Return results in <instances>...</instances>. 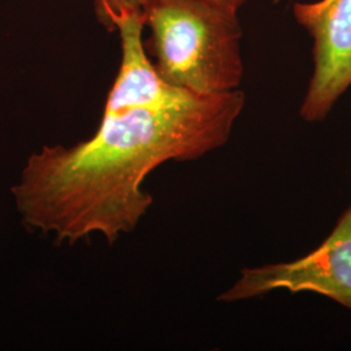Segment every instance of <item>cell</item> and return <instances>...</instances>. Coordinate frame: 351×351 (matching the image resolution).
<instances>
[{"label":"cell","mask_w":351,"mask_h":351,"mask_svg":"<svg viewBox=\"0 0 351 351\" xmlns=\"http://www.w3.org/2000/svg\"><path fill=\"white\" fill-rule=\"evenodd\" d=\"M143 27V13H125L114 23L121 42V63L103 114L172 101L188 91L167 84L159 75L142 40Z\"/></svg>","instance_id":"obj_5"},{"label":"cell","mask_w":351,"mask_h":351,"mask_svg":"<svg viewBox=\"0 0 351 351\" xmlns=\"http://www.w3.org/2000/svg\"><path fill=\"white\" fill-rule=\"evenodd\" d=\"M143 16L149 55L167 84L202 95L239 90L245 64L237 11L208 0H150Z\"/></svg>","instance_id":"obj_2"},{"label":"cell","mask_w":351,"mask_h":351,"mask_svg":"<svg viewBox=\"0 0 351 351\" xmlns=\"http://www.w3.org/2000/svg\"><path fill=\"white\" fill-rule=\"evenodd\" d=\"M101 21L113 29L116 20L125 13H143L150 0H95Z\"/></svg>","instance_id":"obj_6"},{"label":"cell","mask_w":351,"mask_h":351,"mask_svg":"<svg viewBox=\"0 0 351 351\" xmlns=\"http://www.w3.org/2000/svg\"><path fill=\"white\" fill-rule=\"evenodd\" d=\"M208 1H213L215 4H219L221 7H226V8L239 12V8L243 7L250 0H208Z\"/></svg>","instance_id":"obj_7"},{"label":"cell","mask_w":351,"mask_h":351,"mask_svg":"<svg viewBox=\"0 0 351 351\" xmlns=\"http://www.w3.org/2000/svg\"><path fill=\"white\" fill-rule=\"evenodd\" d=\"M276 290L310 291L324 295L351 311V207L319 247L291 262L245 268L217 301H246Z\"/></svg>","instance_id":"obj_3"},{"label":"cell","mask_w":351,"mask_h":351,"mask_svg":"<svg viewBox=\"0 0 351 351\" xmlns=\"http://www.w3.org/2000/svg\"><path fill=\"white\" fill-rule=\"evenodd\" d=\"M246 104L239 88L103 114L93 137L33 154L12 189L25 226L73 246L94 234L112 245L132 233L154 198L143 182L168 162H193L226 146Z\"/></svg>","instance_id":"obj_1"},{"label":"cell","mask_w":351,"mask_h":351,"mask_svg":"<svg viewBox=\"0 0 351 351\" xmlns=\"http://www.w3.org/2000/svg\"><path fill=\"white\" fill-rule=\"evenodd\" d=\"M293 16L313 38L314 71L300 116L322 123L351 88V0L297 1Z\"/></svg>","instance_id":"obj_4"}]
</instances>
